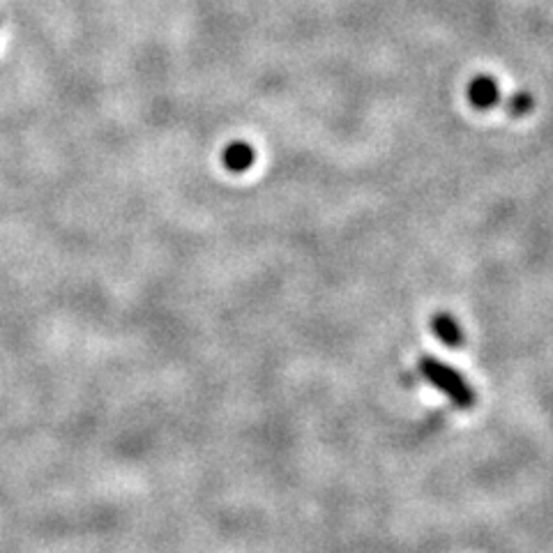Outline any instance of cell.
I'll return each instance as SVG.
<instances>
[{"label": "cell", "mask_w": 553, "mask_h": 553, "mask_svg": "<svg viewBox=\"0 0 553 553\" xmlns=\"http://www.w3.org/2000/svg\"><path fill=\"white\" fill-rule=\"evenodd\" d=\"M254 159H256L254 148L249 146V143H245V141L231 143V146L224 150V166H226V169H229L231 173L249 171V169H252Z\"/></svg>", "instance_id": "cell-4"}, {"label": "cell", "mask_w": 553, "mask_h": 553, "mask_svg": "<svg viewBox=\"0 0 553 553\" xmlns=\"http://www.w3.org/2000/svg\"><path fill=\"white\" fill-rule=\"evenodd\" d=\"M431 330H434V335L450 348H459L466 342L464 330H461V325L454 321L448 312H438L431 318Z\"/></svg>", "instance_id": "cell-3"}, {"label": "cell", "mask_w": 553, "mask_h": 553, "mask_svg": "<svg viewBox=\"0 0 553 553\" xmlns=\"http://www.w3.org/2000/svg\"><path fill=\"white\" fill-rule=\"evenodd\" d=\"M468 102H471L475 109L489 111L501 102V88H498L496 79L491 77H475L468 86Z\"/></svg>", "instance_id": "cell-2"}, {"label": "cell", "mask_w": 553, "mask_h": 553, "mask_svg": "<svg viewBox=\"0 0 553 553\" xmlns=\"http://www.w3.org/2000/svg\"><path fill=\"white\" fill-rule=\"evenodd\" d=\"M420 371L438 392H443L445 397H450V401L457 408L468 411V408L475 406V392L457 369H452L450 365H445V362L429 358L427 355V358L420 360Z\"/></svg>", "instance_id": "cell-1"}, {"label": "cell", "mask_w": 553, "mask_h": 553, "mask_svg": "<svg viewBox=\"0 0 553 553\" xmlns=\"http://www.w3.org/2000/svg\"><path fill=\"white\" fill-rule=\"evenodd\" d=\"M533 106H535L533 95H530L528 90H519V93H514L512 100L507 102V113H510L512 118H524L533 111Z\"/></svg>", "instance_id": "cell-5"}]
</instances>
